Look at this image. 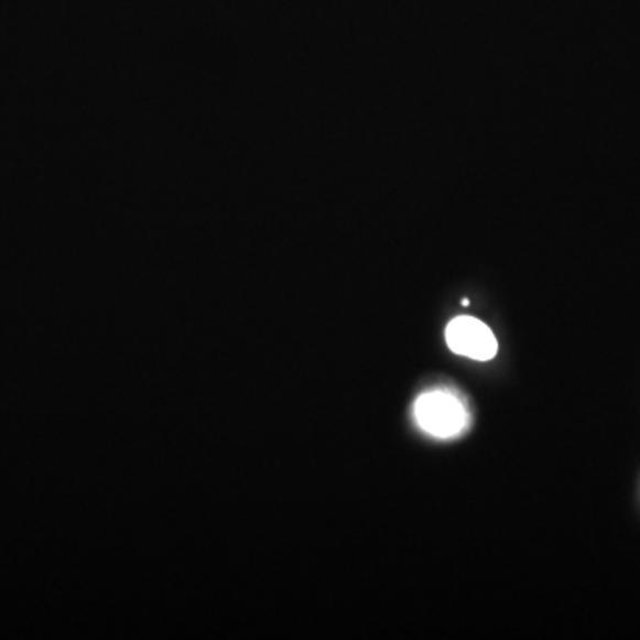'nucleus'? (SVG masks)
I'll return each instance as SVG.
<instances>
[{"instance_id":"nucleus-1","label":"nucleus","mask_w":640,"mask_h":640,"mask_svg":"<svg viewBox=\"0 0 640 640\" xmlns=\"http://www.w3.org/2000/svg\"><path fill=\"white\" fill-rule=\"evenodd\" d=\"M413 415L425 434L438 440L457 438L470 425L465 399L447 388L422 393L413 405Z\"/></svg>"},{"instance_id":"nucleus-2","label":"nucleus","mask_w":640,"mask_h":640,"mask_svg":"<svg viewBox=\"0 0 640 640\" xmlns=\"http://www.w3.org/2000/svg\"><path fill=\"white\" fill-rule=\"evenodd\" d=\"M448 347L452 352L477 361L493 360L498 341L493 332L475 317H457L447 326Z\"/></svg>"}]
</instances>
